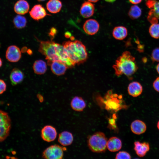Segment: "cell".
I'll return each mask as SVG.
<instances>
[{"instance_id":"17","label":"cell","mask_w":159,"mask_h":159,"mask_svg":"<svg viewBox=\"0 0 159 159\" xmlns=\"http://www.w3.org/2000/svg\"><path fill=\"white\" fill-rule=\"evenodd\" d=\"M24 78V74L23 72L17 68H14L12 69L10 75L11 83L14 86L22 82Z\"/></svg>"},{"instance_id":"33","label":"cell","mask_w":159,"mask_h":159,"mask_svg":"<svg viewBox=\"0 0 159 159\" xmlns=\"http://www.w3.org/2000/svg\"><path fill=\"white\" fill-rule=\"evenodd\" d=\"M142 0H129L130 2L133 4H136L140 3Z\"/></svg>"},{"instance_id":"5","label":"cell","mask_w":159,"mask_h":159,"mask_svg":"<svg viewBox=\"0 0 159 159\" xmlns=\"http://www.w3.org/2000/svg\"><path fill=\"white\" fill-rule=\"evenodd\" d=\"M11 120L8 114L0 110V142L9 136L11 128Z\"/></svg>"},{"instance_id":"2","label":"cell","mask_w":159,"mask_h":159,"mask_svg":"<svg viewBox=\"0 0 159 159\" xmlns=\"http://www.w3.org/2000/svg\"><path fill=\"white\" fill-rule=\"evenodd\" d=\"M112 67L117 76L124 74L128 77L134 74L138 68L135 57L127 51L117 59Z\"/></svg>"},{"instance_id":"12","label":"cell","mask_w":159,"mask_h":159,"mask_svg":"<svg viewBox=\"0 0 159 159\" xmlns=\"http://www.w3.org/2000/svg\"><path fill=\"white\" fill-rule=\"evenodd\" d=\"M100 25L96 20L90 19L85 21L83 26V29L85 32L87 34L93 35L96 34L98 31Z\"/></svg>"},{"instance_id":"10","label":"cell","mask_w":159,"mask_h":159,"mask_svg":"<svg viewBox=\"0 0 159 159\" xmlns=\"http://www.w3.org/2000/svg\"><path fill=\"white\" fill-rule=\"evenodd\" d=\"M41 136L43 140L45 141H52L57 137V130L56 129L52 126H45L41 130Z\"/></svg>"},{"instance_id":"36","label":"cell","mask_w":159,"mask_h":159,"mask_svg":"<svg viewBox=\"0 0 159 159\" xmlns=\"http://www.w3.org/2000/svg\"><path fill=\"white\" fill-rule=\"evenodd\" d=\"M156 70L159 74V63H158L156 67Z\"/></svg>"},{"instance_id":"25","label":"cell","mask_w":159,"mask_h":159,"mask_svg":"<svg viewBox=\"0 0 159 159\" xmlns=\"http://www.w3.org/2000/svg\"><path fill=\"white\" fill-rule=\"evenodd\" d=\"M13 23L16 28L21 29L26 26L27 20L24 16L20 15H17L14 19Z\"/></svg>"},{"instance_id":"41","label":"cell","mask_w":159,"mask_h":159,"mask_svg":"<svg viewBox=\"0 0 159 159\" xmlns=\"http://www.w3.org/2000/svg\"><path fill=\"white\" fill-rule=\"evenodd\" d=\"M39 1H45L46 0H37Z\"/></svg>"},{"instance_id":"6","label":"cell","mask_w":159,"mask_h":159,"mask_svg":"<svg viewBox=\"0 0 159 159\" xmlns=\"http://www.w3.org/2000/svg\"><path fill=\"white\" fill-rule=\"evenodd\" d=\"M65 148L57 145H52L47 148L43 152L42 157L48 159H61L63 158Z\"/></svg>"},{"instance_id":"40","label":"cell","mask_w":159,"mask_h":159,"mask_svg":"<svg viewBox=\"0 0 159 159\" xmlns=\"http://www.w3.org/2000/svg\"><path fill=\"white\" fill-rule=\"evenodd\" d=\"M157 127L158 130H159V120L158 121L157 123Z\"/></svg>"},{"instance_id":"8","label":"cell","mask_w":159,"mask_h":159,"mask_svg":"<svg viewBox=\"0 0 159 159\" xmlns=\"http://www.w3.org/2000/svg\"><path fill=\"white\" fill-rule=\"evenodd\" d=\"M47 63L50 66L52 72L57 75H63L67 69L68 68L64 63L59 61L48 60Z\"/></svg>"},{"instance_id":"20","label":"cell","mask_w":159,"mask_h":159,"mask_svg":"<svg viewBox=\"0 0 159 159\" xmlns=\"http://www.w3.org/2000/svg\"><path fill=\"white\" fill-rule=\"evenodd\" d=\"M73 137L72 134L67 131H64L59 135L58 141L59 143L64 146L70 145L72 143Z\"/></svg>"},{"instance_id":"39","label":"cell","mask_w":159,"mask_h":159,"mask_svg":"<svg viewBox=\"0 0 159 159\" xmlns=\"http://www.w3.org/2000/svg\"><path fill=\"white\" fill-rule=\"evenodd\" d=\"M2 64V61L1 58H0V68Z\"/></svg>"},{"instance_id":"18","label":"cell","mask_w":159,"mask_h":159,"mask_svg":"<svg viewBox=\"0 0 159 159\" xmlns=\"http://www.w3.org/2000/svg\"><path fill=\"white\" fill-rule=\"evenodd\" d=\"M29 5L27 1L25 0H19L15 4L14 10L15 12L19 15H24L29 11Z\"/></svg>"},{"instance_id":"1","label":"cell","mask_w":159,"mask_h":159,"mask_svg":"<svg viewBox=\"0 0 159 159\" xmlns=\"http://www.w3.org/2000/svg\"><path fill=\"white\" fill-rule=\"evenodd\" d=\"M39 51L45 57L47 60L59 61L67 66L71 63L63 46L52 40L40 41Z\"/></svg>"},{"instance_id":"29","label":"cell","mask_w":159,"mask_h":159,"mask_svg":"<svg viewBox=\"0 0 159 159\" xmlns=\"http://www.w3.org/2000/svg\"><path fill=\"white\" fill-rule=\"evenodd\" d=\"M151 59L153 62H159V47L156 48L153 50Z\"/></svg>"},{"instance_id":"16","label":"cell","mask_w":159,"mask_h":159,"mask_svg":"<svg viewBox=\"0 0 159 159\" xmlns=\"http://www.w3.org/2000/svg\"><path fill=\"white\" fill-rule=\"evenodd\" d=\"M129 94L133 97L139 96L143 91V87L141 84L137 81L130 83L127 87Z\"/></svg>"},{"instance_id":"14","label":"cell","mask_w":159,"mask_h":159,"mask_svg":"<svg viewBox=\"0 0 159 159\" xmlns=\"http://www.w3.org/2000/svg\"><path fill=\"white\" fill-rule=\"evenodd\" d=\"M130 129L133 133L140 135L145 132L147 130V126L145 122L142 120H136L131 123Z\"/></svg>"},{"instance_id":"31","label":"cell","mask_w":159,"mask_h":159,"mask_svg":"<svg viewBox=\"0 0 159 159\" xmlns=\"http://www.w3.org/2000/svg\"><path fill=\"white\" fill-rule=\"evenodd\" d=\"M57 31L56 28L54 27L51 28L48 33V35L51 39H53L57 33Z\"/></svg>"},{"instance_id":"37","label":"cell","mask_w":159,"mask_h":159,"mask_svg":"<svg viewBox=\"0 0 159 159\" xmlns=\"http://www.w3.org/2000/svg\"><path fill=\"white\" fill-rule=\"evenodd\" d=\"M105 1L108 2L112 3L114 2L116 0H105Z\"/></svg>"},{"instance_id":"28","label":"cell","mask_w":159,"mask_h":159,"mask_svg":"<svg viewBox=\"0 0 159 159\" xmlns=\"http://www.w3.org/2000/svg\"><path fill=\"white\" fill-rule=\"evenodd\" d=\"M116 159H130L131 156L128 152L125 151H120L116 154Z\"/></svg>"},{"instance_id":"15","label":"cell","mask_w":159,"mask_h":159,"mask_svg":"<svg viewBox=\"0 0 159 159\" xmlns=\"http://www.w3.org/2000/svg\"><path fill=\"white\" fill-rule=\"evenodd\" d=\"M95 6L90 2L85 1L82 4L80 9V13L84 18H88L92 16L95 11Z\"/></svg>"},{"instance_id":"7","label":"cell","mask_w":159,"mask_h":159,"mask_svg":"<svg viewBox=\"0 0 159 159\" xmlns=\"http://www.w3.org/2000/svg\"><path fill=\"white\" fill-rule=\"evenodd\" d=\"M146 4L150 9L147 17L148 20L152 24L158 23L159 19V1L148 0Z\"/></svg>"},{"instance_id":"24","label":"cell","mask_w":159,"mask_h":159,"mask_svg":"<svg viewBox=\"0 0 159 159\" xmlns=\"http://www.w3.org/2000/svg\"><path fill=\"white\" fill-rule=\"evenodd\" d=\"M34 73L38 74H44L47 69V66L46 62L42 60H36L33 66Z\"/></svg>"},{"instance_id":"38","label":"cell","mask_w":159,"mask_h":159,"mask_svg":"<svg viewBox=\"0 0 159 159\" xmlns=\"http://www.w3.org/2000/svg\"><path fill=\"white\" fill-rule=\"evenodd\" d=\"M88 0L90 2L95 3V2H97L99 0Z\"/></svg>"},{"instance_id":"35","label":"cell","mask_w":159,"mask_h":159,"mask_svg":"<svg viewBox=\"0 0 159 159\" xmlns=\"http://www.w3.org/2000/svg\"><path fill=\"white\" fill-rule=\"evenodd\" d=\"M37 97L39 100L41 102L42 101V100H43V97L41 95L39 94L37 95Z\"/></svg>"},{"instance_id":"30","label":"cell","mask_w":159,"mask_h":159,"mask_svg":"<svg viewBox=\"0 0 159 159\" xmlns=\"http://www.w3.org/2000/svg\"><path fill=\"white\" fill-rule=\"evenodd\" d=\"M6 85L4 81L0 79V94H2L6 90Z\"/></svg>"},{"instance_id":"23","label":"cell","mask_w":159,"mask_h":159,"mask_svg":"<svg viewBox=\"0 0 159 159\" xmlns=\"http://www.w3.org/2000/svg\"><path fill=\"white\" fill-rule=\"evenodd\" d=\"M112 35L116 39L122 40L124 39L127 35V28L122 26H118L115 27L112 31Z\"/></svg>"},{"instance_id":"32","label":"cell","mask_w":159,"mask_h":159,"mask_svg":"<svg viewBox=\"0 0 159 159\" xmlns=\"http://www.w3.org/2000/svg\"><path fill=\"white\" fill-rule=\"evenodd\" d=\"M153 87L156 91L159 92V77H157L154 81Z\"/></svg>"},{"instance_id":"19","label":"cell","mask_w":159,"mask_h":159,"mask_svg":"<svg viewBox=\"0 0 159 159\" xmlns=\"http://www.w3.org/2000/svg\"><path fill=\"white\" fill-rule=\"evenodd\" d=\"M107 147L110 151L115 152L120 150L122 147L121 140L116 137H112L107 141Z\"/></svg>"},{"instance_id":"13","label":"cell","mask_w":159,"mask_h":159,"mask_svg":"<svg viewBox=\"0 0 159 159\" xmlns=\"http://www.w3.org/2000/svg\"><path fill=\"white\" fill-rule=\"evenodd\" d=\"M134 149L136 154L139 157H144L150 149L149 143L146 142L135 141L134 143Z\"/></svg>"},{"instance_id":"27","label":"cell","mask_w":159,"mask_h":159,"mask_svg":"<svg viewBox=\"0 0 159 159\" xmlns=\"http://www.w3.org/2000/svg\"><path fill=\"white\" fill-rule=\"evenodd\" d=\"M149 32L150 35L153 38H159V24L158 23L152 24L150 26Z\"/></svg>"},{"instance_id":"9","label":"cell","mask_w":159,"mask_h":159,"mask_svg":"<svg viewBox=\"0 0 159 159\" xmlns=\"http://www.w3.org/2000/svg\"><path fill=\"white\" fill-rule=\"evenodd\" d=\"M6 59L10 62H17L21 57V51L19 48L16 46H10L6 50Z\"/></svg>"},{"instance_id":"11","label":"cell","mask_w":159,"mask_h":159,"mask_svg":"<svg viewBox=\"0 0 159 159\" xmlns=\"http://www.w3.org/2000/svg\"><path fill=\"white\" fill-rule=\"evenodd\" d=\"M29 14L34 20L39 21L44 18L48 14L44 8L41 4L35 5L30 11Z\"/></svg>"},{"instance_id":"22","label":"cell","mask_w":159,"mask_h":159,"mask_svg":"<svg viewBox=\"0 0 159 159\" xmlns=\"http://www.w3.org/2000/svg\"><path fill=\"white\" fill-rule=\"evenodd\" d=\"M62 7V4L60 0H49L46 4V8L51 13L56 14L59 12Z\"/></svg>"},{"instance_id":"34","label":"cell","mask_w":159,"mask_h":159,"mask_svg":"<svg viewBox=\"0 0 159 159\" xmlns=\"http://www.w3.org/2000/svg\"><path fill=\"white\" fill-rule=\"evenodd\" d=\"M71 34L69 32H66L65 33V37L67 38H70L72 36H71Z\"/></svg>"},{"instance_id":"3","label":"cell","mask_w":159,"mask_h":159,"mask_svg":"<svg viewBox=\"0 0 159 159\" xmlns=\"http://www.w3.org/2000/svg\"><path fill=\"white\" fill-rule=\"evenodd\" d=\"M62 45L67 51L70 58L75 64H80L87 60L88 54L85 46L80 41H64Z\"/></svg>"},{"instance_id":"26","label":"cell","mask_w":159,"mask_h":159,"mask_svg":"<svg viewBox=\"0 0 159 159\" xmlns=\"http://www.w3.org/2000/svg\"><path fill=\"white\" fill-rule=\"evenodd\" d=\"M142 14L141 9L137 5L132 6L130 8L128 12L129 16L132 19H135L139 18Z\"/></svg>"},{"instance_id":"4","label":"cell","mask_w":159,"mask_h":159,"mask_svg":"<svg viewBox=\"0 0 159 159\" xmlns=\"http://www.w3.org/2000/svg\"><path fill=\"white\" fill-rule=\"evenodd\" d=\"M107 141L104 133L100 132H97L89 138L88 145L89 149L92 152L103 153L106 150Z\"/></svg>"},{"instance_id":"21","label":"cell","mask_w":159,"mask_h":159,"mask_svg":"<svg viewBox=\"0 0 159 159\" xmlns=\"http://www.w3.org/2000/svg\"><path fill=\"white\" fill-rule=\"evenodd\" d=\"M70 105L74 110L78 112L82 111L86 106L84 100L82 97L78 96H75L72 99Z\"/></svg>"}]
</instances>
